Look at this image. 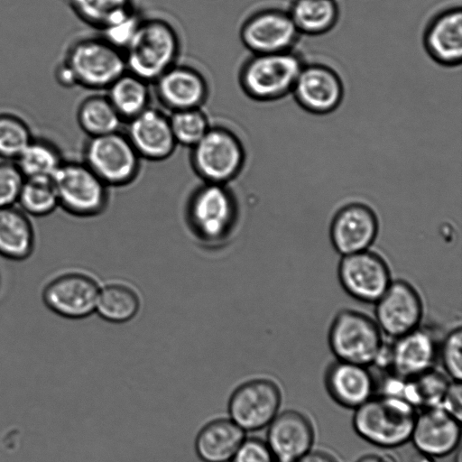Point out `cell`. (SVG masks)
I'll list each match as a JSON object with an SVG mask.
<instances>
[{
  "instance_id": "6da1fadb",
  "label": "cell",
  "mask_w": 462,
  "mask_h": 462,
  "mask_svg": "<svg viewBox=\"0 0 462 462\" xmlns=\"http://www.w3.org/2000/svg\"><path fill=\"white\" fill-rule=\"evenodd\" d=\"M354 411L353 428L366 442L395 448L410 441L417 410L403 399L374 394Z\"/></svg>"
},
{
  "instance_id": "7a4b0ae2",
  "label": "cell",
  "mask_w": 462,
  "mask_h": 462,
  "mask_svg": "<svg viewBox=\"0 0 462 462\" xmlns=\"http://www.w3.org/2000/svg\"><path fill=\"white\" fill-rule=\"evenodd\" d=\"M180 38L171 23L160 18L142 19L124 50L126 70L153 83L176 64Z\"/></svg>"
},
{
  "instance_id": "3957f363",
  "label": "cell",
  "mask_w": 462,
  "mask_h": 462,
  "mask_svg": "<svg viewBox=\"0 0 462 462\" xmlns=\"http://www.w3.org/2000/svg\"><path fill=\"white\" fill-rule=\"evenodd\" d=\"M304 62L292 51L252 54L239 72L244 93L257 102H273L291 94Z\"/></svg>"
},
{
  "instance_id": "277c9868",
  "label": "cell",
  "mask_w": 462,
  "mask_h": 462,
  "mask_svg": "<svg viewBox=\"0 0 462 462\" xmlns=\"http://www.w3.org/2000/svg\"><path fill=\"white\" fill-rule=\"evenodd\" d=\"M328 346L337 360L373 365L384 341L374 319L355 310L339 311L328 330Z\"/></svg>"
},
{
  "instance_id": "5b68a950",
  "label": "cell",
  "mask_w": 462,
  "mask_h": 462,
  "mask_svg": "<svg viewBox=\"0 0 462 462\" xmlns=\"http://www.w3.org/2000/svg\"><path fill=\"white\" fill-rule=\"evenodd\" d=\"M76 85L86 88L106 89L126 71L123 51L103 38H85L75 42L63 60Z\"/></svg>"
},
{
  "instance_id": "8992f818",
  "label": "cell",
  "mask_w": 462,
  "mask_h": 462,
  "mask_svg": "<svg viewBox=\"0 0 462 462\" xmlns=\"http://www.w3.org/2000/svg\"><path fill=\"white\" fill-rule=\"evenodd\" d=\"M190 150L193 170L205 182L226 184L240 173L245 162L241 140L223 126H211Z\"/></svg>"
},
{
  "instance_id": "52a82bcc",
  "label": "cell",
  "mask_w": 462,
  "mask_h": 462,
  "mask_svg": "<svg viewBox=\"0 0 462 462\" xmlns=\"http://www.w3.org/2000/svg\"><path fill=\"white\" fill-rule=\"evenodd\" d=\"M282 391L277 383L267 377H251L241 382L227 402V416L243 430H263L280 412Z\"/></svg>"
},
{
  "instance_id": "ba28073f",
  "label": "cell",
  "mask_w": 462,
  "mask_h": 462,
  "mask_svg": "<svg viewBox=\"0 0 462 462\" xmlns=\"http://www.w3.org/2000/svg\"><path fill=\"white\" fill-rule=\"evenodd\" d=\"M83 158V162L107 186L132 182L139 172L142 160L126 134L120 131L89 137Z\"/></svg>"
},
{
  "instance_id": "9c48e42d",
  "label": "cell",
  "mask_w": 462,
  "mask_h": 462,
  "mask_svg": "<svg viewBox=\"0 0 462 462\" xmlns=\"http://www.w3.org/2000/svg\"><path fill=\"white\" fill-rule=\"evenodd\" d=\"M52 180L59 208L70 215L92 217L106 205L108 186L84 162H63Z\"/></svg>"
},
{
  "instance_id": "30bf717a",
  "label": "cell",
  "mask_w": 462,
  "mask_h": 462,
  "mask_svg": "<svg viewBox=\"0 0 462 462\" xmlns=\"http://www.w3.org/2000/svg\"><path fill=\"white\" fill-rule=\"evenodd\" d=\"M100 286L88 273L68 269L54 274L44 284L42 299L54 314L79 319L96 310Z\"/></svg>"
},
{
  "instance_id": "8fae6325",
  "label": "cell",
  "mask_w": 462,
  "mask_h": 462,
  "mask_svg": "<svg viewBox=\"0 0 462 462\" xmlns=\"http://www.w3.org/2000/svg\"><path fill=\"white\" fill-rule=\"evenodd\" d=\"M337 276L350 297L371 304L380 299L393 282L388 263L371 249L341 256Z\"/></svg>"
},
{
  "instance_id": "7c38bea8",
  "label": "cell",
  "mask_w": 462,
  "mask_h": 462,
  "mask_svg": "<svg viewBox=\"0 0 462 462\" xmlns=\"http://www.w3.org/2000/svg\"><path fill=\"white\" fill-rule=\"evenodd\" d=\"M374 306V319L383 336L394 339L420 327L423 301L405 280H393Z\"/></svg>"
},
{
  "instance_id": "4fadbf2b",
  "label": "cell",
  "mask_w": 462,
  "mask_h": 462,
  "mask_svg": "<svg viewBox=\"0 0 462 462\" xmlns=\"http://www.w3.org/2000/svg\"><path fill=\"white\" fill-rule=\"evenodd\" d=\"M236 217L235 200L225 184L206 182L193 194L189 221L201 238L216 241L229 232Z\"/></svg>"
},
{
  "instance_id": "5bb4252c",
  "label": "cell",
  "mask_w": 462,
  "mask_h": 462,
  "mask_svg": "<svg viewBox=\"0 0 462 462\" xmlns=\"http://www.w3.org/2000/svg\"><path fill=\"white\" fill-rule=\"evenodd\" d=\"M300 35L289 12L280 9L256 12L240 29V40L252 54L292 51Z\"/></svg>"
},
{
  "instance_id": "9a60e30c",
  "label": "cell",
  "mask_w": 462,
  "mask_h": 462,
  "mask_svg": "<svg viewBox=\"0 0 462 462\" xmlns=\"http://www.w3.org/2000/svg\"><path fill=\"white\" fill-rule=\"evenodd\" d=\"M379 233V219L367 204L355 201L345 204L332 217L330 242L341 255L371 249Z\"/></svg>"
},
{
  "instance_id": "2e32d148",
  "label": "cell",
  "mask_w": 462,
  "mask_h": 462,
  "mask_svg": "<svg viewBox=\"0 0 462 462\" xmlns=\"http://www.w3.org/2000/svg\"><path fill=\"white\" fill-rule=\"evenodd\" d=\"M297 104L318 116L334 112L344 98V84L337 72L322 63L303 64L291 91Z\"/></svg>"
},
{
  "instance_id": "e0dca14e",
  "label": "cell",
  "mask_w": 462,
  "mask_h": 462,
  "mask_svg": "<svg viewBox=\"0 0 462 462\" xmlns=\"http://www.w3.org/2000/svg\"><path fill=\"white\" fill-rule=\"evenodd\" d=\"M460 422L439 406L420 410L410 441L419 454L433 459L447 457L460 446Z\"/></svg>"
},
{
  "instance_id": "ac0fdd59",
  "label": "cell",
  "mask_w": 462,
  "mask_h": 462,
  "mask_svg": "<svg viewBox=\"0 0 462 462\" xmlns=\"http://www.w3.org/2000/svg\"><path fill=\"white\" fill-rule=\"evenodd\" d=\"M125 134L141 159L148 161H164L177 146L169 116L150 106L127 121Z\"/></svg>"
},
{
  "instance_id": "d6986e66",
  "label": "cell",
  "mask_w": 462,
  "mask_h": 462,
  "mask_svg": "<svg viewBox=\"0 0 462 462\" xmlns=\"http://www.w3.org/2000/svg\"><path fill=\"white\" fill-rule=\"evenodd\" d=\"M314 428L303 413L280 411L267 427L266 443L277 460L295 462L312 449Z\"/></svg>"
},
{
  "instance_id": "ffe728a7",
  "label": "cell",
  "mask_w": 462,
  "mask_h": 462,
  "mask_svg": "<svg viewBox=\"0 0 462 462\" xmlns=\"http://www.w3.org/2000/svg\"><path fill=\"white\" fill-rule=\"evenodd\" d=\"M153 84L157 98L171 112L201 107L208 96L205 78L186 65H173Z\"/></svg>"
},
{
  "instance_id": "44dd1931",
  "label": "cell",
  "mask_w": 462,
  "mask_h": 462,
  "mask_svg": "<svg viewBox=\"0 0 462 462\" xmlns=\"http://www.w3.org/2000/svg\"><path fill=\"white\" fill-rule=\"evenodd\" d=\"M439 344L435 336L421 327L393 339L390 345L393 374L410 378L434 367Z\"/></svg>"
},
{
  "instance_id": "7402d4cb",
  "label": "cell",
  "mask_w": 462,
  "mask_h": 462,
  "mask_svg": "<svg viewBox=\"0 0 462 462\" xmlns=\"http://www.w3.org/2000/svg\"><path fill=\"white\" fill-rule=\"evenodd\" d=\"M369 366L336 360L327 369L325 386L339 405L355 410L374 395L376 383Z\"/></svg>"
},
{
  "instance_id": "603a6c76",
  "label": "cell",
  "mask_w": 462,
  "mask_h": 462,
  "mask_svg": "<svg viewBox=\"0 0 462 462\" xmlns=\"http://www.w3.org/2000/svg\"><path fill=\"white\" fill-rule=\"evenodd\" d=\"M423 45L438 64L454 68L462 61V11L451 7L435 15L426 26Z\"/></svg>"
},
{
  "instance_id": "cb8c5ba5",
  "label": "cell",
  "mask_w": 462,
  "mask_h": 462,
  "mask_svg": "<svg viewBox=\"0 0 462 462\" xmlns=\"http://www.w3.org/2000/svg\"><path fill=\"white\" fill-rule=\"evenodd\" d=\"M246 432L228 416L216 417L198 431L194 448L202 462H230Z\"/></svg>"
},
{
  "instance_id": "d4e9b609",
  "label": "cell",
  "mask_w": 462,
  "mask_h": 462,
  "mask_svg": "<svg viewBox=\"0 0 462 462\" xmlns=\"http://www.w3.org/2000/svg\"><path fill=\"white\" fill-rule=\"evenodd\" d=\"M36 236L30 217L17 206L0 208V256L11 261L28 259Z\"/></svg>"
},
{
  "instance_id": "484cf974",
  "label": "cell",
  "mask_w": 462,
  "mask_h": 462,
  "mask_svg": "<svg viewBox=\"0 0 462 462\" xmlns=\"http://www.w3.org/2000/svg\"><path fill=\"white\" fill-rule=\"evenodd\" d=\"M288 12L299 32L309 36L330 32L339 17L335 0H294Z\"/></svg>"
},
{
  "instance_id": "4316f807",
  "label": "cell",
  "mask_w": 462,
  "mask_h": 462,
  "mask_svg": "<svg viewBox=\"0 0 462 462\" xmlns=\"http://www.w3.org/2000/svg\"><path fill=\"white\" fill-rule=\"evenodd\" d=\"M106 96L127 122L149 107V83L126 70L106 88Z\"/></svg>"
},
{
  "instance_id": "83f0119b",
  "label": "cell",
  "mask_w": 462,
  "mask_h": 462,
  "mask_svg": "<svg viewBox=\"0 0 462 462\" xmlns=\"http://www.w3.org/2000/svg\"><path fill=\"white\" fill-rule=\"evenodd\" d=\"M140 303L139 294L134 287L113 282L100 286L95 311L109 322L123 323L137 314Z\"/></svg>"
},
{
  "instance_id": "f1b7e54d",
  "label": "cell",
  "mask_w": 462,
  "mask_h": 462,
  "mask_svg": "<svg viewBox=\"0 0 462 462\" xmlns=\"http://www.w3.org/2000/svg\"><path fill=\"white\" fill-rule=\"evenodd\" d=\"M77 120L88 137L118 132L124 122L106 95L85 98L79 106Z\"/></svg>"
},
{
  "instance_id": "f546056e",
  "label": "cell",
  "mask_w": 462,
  "mask_h": 462,
  "mask_svg": "<svg viewBox=\"0 0 462 462\" xmlns=\"http://www.w3.org/2000/svg\"><path fill=\"white\" fill-rule=\"evenodd\" d=\"M451 381L434 368L403 378L400 397L416 410L439 406Z\"/></svg>"
},
{
  "instance_id": "4dcf8cb0",
  "label": "cell",
  "mask_w": 462,
  "mask_h": 462,
  "mask_svg": "<svg viewBox=\"0 0 462 462\" xmlns=\"http://www.w3.org/2000/svg\"><path fill=\"white\" fill-rule=\"evenodd\" d=\"M14 162L25 179H52L64 161L52 143L33 137Z\"/></svg>"
},
{
  "instance_id": "1f68e13d",
  "label": "cell",
  "mask_w": 462,
  "mask_h": 462,
  "mask_svg": "<svg viewBox=\"0 0 462 462\" xmlns=\"http://www.w3.org/2000/svg\"><path fill=\"white\" fill-rule=\"evenodd\" d=\"M17 207L29 217H42L59 208L58 195L52 179H25Z\"/></svg>"
},
{
  "instance_id": "d6a6232c",
  "label": "cell",
  "mask_w": 462,
  "mask_h": 462,
  "mask_svg": "<svg viewBox=\"0 0 462 462\" xmlns=\"http://www.w3.org/2000/svg\"><path fill=\"white\" fill-rule=\"evenodd\" d=\"M69 5L80 20L99 30L134 9L132 0H69Z\"/></svg>"
},
{
  "instance_id": "836d02e7",
  "label": "cell",
  "mask_w": 462,
  "mask_h": 462,
  "mask_svg": "<svg viewBox=\"0 0 462 462\" xmlns=\"http://www.w3.org/2000/svg\"><path fill=\"white\" fill-rule=\"evenodd\" d=\"M169 120L177 145L189 148L200 141L211 127L201 107L173 111Z\"/></svg>"
},
{
  "instance_id": "e575fe53",
  "label": "cell",
  "mask_w": 462,
  "mask_h": 462,
  "mask_svg": "<svg viewBox=\"0 0 462 462\" xmlns=\"http://www.w3.org/2000/svg\"><path fill=\"white\" fill-rule=\"evenodd\" d=\"M33 138L29 125L21 117L0 113V159L15 161Z\"/></svg>"
},
{
  "instance_id": "d590c367",
  "label": "cell",
  "mask_w": 462,
  "mask_h": 462,
  "mask_svg": "<svg viewBox=\"0 0 462 462\" xmlns=\"http://www.w3.org/2000/svg\"><path fill=\"white\" fill-rule=\"evenodd\" d=\"M462 329L452 328L439 344L438 357L446 375L451 381L461 382L462 379Z\"/></svg>"
},
{
  "instance_id": "8d00e7d4",
  "label": "cell",
  "mask_w": 462,
  "mask_h": 462,
  "mask_svg": "<svg viewBox=\"0 0 462 462\" xmlns=\"http://www.w3.org/2000/svg\"><path fill=\"white\" fill-rule=\"evenodd\" d=\"M141 20L134 9H132L105 25L100 30L103 32L102 38L124 51L133 39Z\"/></svg>"
},
{
  "instance_id": "74e56055",
  "label": "cell",
  "mask_w": 462,
  "mask_h": 462,
  "mask_svg": "<svg viewBox=\"0 0 462 462\" xmlns=\"http://www.w3.org/2000/svg\"><path fill=\"white\" fill-rule=\"evenodd\" d=\"M24 180L15 162H0V208L17 205Z\"/></svg>"
},
{
  "instance_id": "f35d334b",
  "label": "cell",
  "mask_w": 462,
  "mask_h": 462,
  "mask_svg": "<svg viewBox=\"0 0 462 462\" xmlns=\"http://www.w3.org/2000/svg\"><path fill=\"white\" fill-rule=\"evenodd\" d=\"M276 458L265 439L245 437L230 462H275Z\"/></svg>"
},
{
  "instance_id": "ab89813d",
  "label": "cell",
  "mask_w": 462,
  "mask_h": 462,
  "mask_svg": "<svg viewBox=\"0 0 462 462\" xmlns=\"http://www.w3.org/2000/svg\"><path fill=\"white\" fill-rule=\"evenodd\" d=\"M448 413L461 421L462 386L461 382L451 381L439 405Z\"/></svg>"
},
{
  "instance_id": "60d3db41",
  "label": "cell",
  "mask_w": 462,
  "mask_h": 462,
  "mask_svg": "<svg viewBox=\"0 0 462 462\" xmlns=\"http://www.w3.org/2000/svg\"><path fill=\"white\" fill-rule=\"evenodd\" d=\"M295 462H341L333 454L318 449H310Z\"/></svg>"
},
{
  "instance_id": "b9f144b4",
  "label": "cell",
  "mask_w": 462,
  "mask_h": 462,
  "mask_svg": "<svg viewBox=\"0 0 462 462\" xmlns=\"http://www.w3.org/2000/svg\"><path fill=\"white\" fill-rule=\"evenodd\" d=\"M56 79L64 87H72L76 85L74 77L64 61L56 69Z\"/></svg>"
},
{
  "instance_id": "7bdbcfd3",
  "label": "cell",
  "mask_w": 462,
  "mask_h": 462,
  "mask_svg": "<svg viewBox=\"0 0 462 462\" xmlns=\"http://www.w3.org/2000/svg\"><path fill=\"white\" fill-rule=\"evenodd\" d=\"M356 462H392L389 458L378 454H366L359 457Z\"/></svg>"
},
{
  "instance_id": "ee69618b",
  "label": "cell",
  "mask_w": 462,
  "mask_h": 462,
  "mask_svg": "<svg viewBox=\"0 0 462 462\" xmlns=\"http://www.w3.org/2000/svg\"><path fill=\"white\" fill-rule=\"evenodd\" d=\"M455 461L454 462H462V453L460 449V446L455 450Z\"/></svg>"
},
{
  "instance_id": "f6af8a7d",
  "label": "cell",
  "mask_w": 462,
  "mask_h": 462,
  "mask_svg": "<svg viewBox=\"0 0 462 462\" xmlns=\"http://www.w3.org/2000/svg\"><path fill=\"white\" fill-rule=\"evenodd\" d=\"M275 462H287V461H282V460H277Z\"/></svg>"
}]
</instances>
